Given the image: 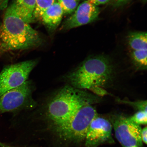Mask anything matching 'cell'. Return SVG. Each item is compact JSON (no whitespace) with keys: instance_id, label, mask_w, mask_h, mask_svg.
<instances>
[{"instance_id":"277c9868","label":"cell","mask_w":147,"mask_h":147,"mask_svg":"<svg viewBox=\"0 0 147 147\" xmlns=\"http://www.w3.org/2000/svg\"><path fill=\"white\" fill-rule=\"evenodd\" d=\"M97 116L96 109L91 105L83 107L65 123L54 128L64 140L79 142L85 139L92 121Z\"/></svg>"},{"instance_id":"8fae6325","label":"cell","mask_w":147,"mask_h":147,"mask_svg":"<svg viewBox=\"0 0 147 147\" xmlns=\"http://www.w3.org/2000/svg\"><path fill=\"white\" fill-rule=\"evenodd\" d=\"M13 3L16 13L24 21L29 24L34 22L36 0H16Z\"/></svg>"},{"instance_id":"8992f818","label":"cell","mask_w":147,"mask_h":147,"mask_svg":"<svg viewBox=\"0 0 147 147\" xmlns=\"http://www.w3.org/2000/svg\"><path fill=\"white\" fill-rule=\"evenodd\" d=\"M37 62L36 60H27L4 68L0 73V96L27 81Z\"/></svg>"},{"instance_id":"6da1fadb","label":"cell","mask_w":147,"mask_h":147,"mask_svg":"<svg viewBox=\"0 0 147 147\" xmlns=\"http://www.w3.org/2000/svg\"><path fill=\"white\" fill-rule=\"evenodd\" d=\"M42 42L39 33L18 15L13 3L7 7L0 26V53L34 48Z\"/></svg>"},{"instance_id":"9c48e42d","label":"cell","mask_w":147,"mask_h":147,"mask_svg":"<svg viewBox=\"0 0 147 147\" xmlns=\"http://www.w3.org/2000/svg\"><path fill=\"white\" fill-rule=\"evenodd\" d=\"M100 9L87 0L81 3L74 14L64 22L62 28L69 30L92 22L98 18Z\"/></svg>"},{"instance_id":"5bb4252c","label":"cell","mask_w":147,"mask_h":147,"mask_svg":"<svg viewBox=\"0 0 147 147\" xmlns=\"http://www.w3.org/2000/svg\"><path fill=\"white\" fill-rule=\"evenodd\" d=\"M57 2L63 10L64 14L72 13L78 5V1L76 0H57Z\"/></svg>"},{"instance_id":"2e32d148","label":"cell","mask_w":147,"mask_h":147,"mask_svg":"<svg viewBox=\"0 0 147 147\" xmlns=\"http://www.w3.org/2000/svg\"><path fill=\"white\" fill-rule=\"evenodd\" d=\"M131 122L139 125H146L147 121V110H140L128 118Z\"/></svg>"},{"instance_id":"7c38bea8","label":"cell","mask_w":147,"mask_h":147,"mask_svg":"<svg viewBox=\"0 0 147 147\" xmlns=\"http://www.w3.org/2000/svg\"><path fill=\"white\" fill-rule=\"evenodd\" d=\"M127 41L131 51L147 50L146 32H138L130 33L128 35Z\"/></svg>"},{"instance_id":"ba28073f","label":"cell","mask_w":147,"mask_h":147,"mask_svg":"<svg viewBox=\"0 0 147 147\" xmlns=\"http://www.w3.org/2000/svg\"><path fill=\"white\" fill-rule=\"evenodd\" d=\"M113 125L107 119L98 116L93 119L85 138L87 147H96L102 144L113 142L111 133Z\"/></svg>"},{"instance_id":"4fadbf2b","label":"cell","mask_w":147,"mask_h":147,"mask_svg":"<svg viewBox=\"0 0 147 147\" xmlns=\"http://www.w3.org/2000/svg\"><path fill=\"white\" fill-rule=\"evenodd\" d=\"M57 1V0H36L34 13V20L40 19L44 11Z\"/></svg>"},{"instance_id":"44dd1931","label":"cell","mask_w":147,"mask_h":147,"mask_svg":"<svg viewBox=\"0 0 147 147\" xmlns=\"http://www.w3.org/2000/svg\"><path fill=\"white\" fill-rule=\"evenodd\" d=\"M76 1H80V0H76Z\"/></svg>"},{"instance_id":"ac0fdd59","label":"cell","mask_w":147,"mask_h":147,"mask_svg":"<svg viewBox=\"0 0 147 147\" xmlns=\"http://www.w3.org/2000/svg\"><path fill=\"white\" fill-rule=\"evenodd\" d=\"M147 127L143 128L142 129L141 132V137L142 142L146 144H147Z\"/></svg>"},{"instance_id":"52a82bcc","label":"cell","mask_w":147,"mask_h":147,"mask_svg":"<svg viewBox=\"0 0 147 147\" xmlns=\"http://www.w3.org/2000/svg\"><path fill=\"white\" fill-rule=\"evenodd\" d=\"M115 137L123 147H141L142 129L128 118L117 117L113 122Z\"/></svg>"},{"instance_id":"9a60e30c","label":"cell","mask_w":147,"mask_h":147,"mask_svg":"<svg viewBox=\"0 0 147 147\" xmlns=\"http://www.w3.org/2000/svg\"><path fill=\"white\" fill-rule=\"evenodd\" d=\"M147 50L131 51V56L134 61L139 65L146 67Z\"/></svg>"},{"instance_id":"ffe728a7","label":"cell","mask_w":147,"mask_h":147,"mask_svg":"<svg viewBox=\"0 0 147 147\" xmlns=\"http://www.w3.org/2000/svg\"><path fill=\"white\" fill-rule=\"evenodd\" d=\"M127 1V0H116L117 3H121L122 2H124V1Z\"/></svg>"},{"instance_id":"3957f363","label":"cell","mask_w":147,"mask_h":147,"mask_svg":"<svg viewBox=\"0 0 147 147\" xmlns=\"http://www.w3.org/2000/svg\"><path fill=\"white\" fill-rule=\"evenodd\" d=\"M113 73L111 62L103 56L92 57L84 61L67 76L71 86L78 89L98 90L109 81Z\"/></svg>"},{"instance_id":"7a4b0ae2","label":"cell","mask_w":147,"mask_h":147,"mask_svg":"<svg viewBox=\"0 0 147 147\" xmlns=\"http://www.w3.org/2000/svg\"><path fill=\"white\" fill-rule=\"evenodd\" d=\"M97 101L96 97L90 94L71 86H66L49 101L46 115L56 128L67 123L83 107L91 105Z\"/></svg>"},{"instance_id":"e0dca14e","label":"cell","mask_w":147,"mask_h":147,"mask_svg":"<svg viewBox=\"0 0 147 147\" xmlns=\"http://www.w3.org/2000/svg\"><path fill=\"white\" fill-rule=\"evenodd\" d=\"M90 3L98 6V5H104L107 3L109 0H87Z\"/></svg>"},{"instance_id":"5b68a950","label":"cell","mask_w":147,"mask_h":147,"mask_svg":"<svg viewBox=\"0 0 147 147\" xmlns=\"http://www.w3.org/2000/svg\"><path fill=\"white\" fill-rule=\"evenodd\" d=\"M32 84L27 80L5 92L0 96V113L34 107L36 103L32 98Z\"/></svg>"},{"instance_id":"30bf717a","label":"cell","mask_w":147,"mask_h":147,"mask_svg":"<svg viewBox=\"0 0 147 147\" xmlns=\"http://www.w3.org/2000/svg\"><path fill=\"white\" fill-rule=\"evenodd\" d=\"M63 14V10L57 1L44 11L40 19L49 30L53 31L60 25Z\"/></svg>"},{"instance_id":"d6986e66","label":"cell","mask_w":147,"mask_h":147,"mask_svg":"<svg viewBox=\"0 0 147 147\" xmlns=\"http://www.w3.org/2000/svg\"><path fill=\"white\" fill-rule=\"evenodd\" d=\"M9 0H0V12L8 7Z\"/></svg>"}]
</instances>
